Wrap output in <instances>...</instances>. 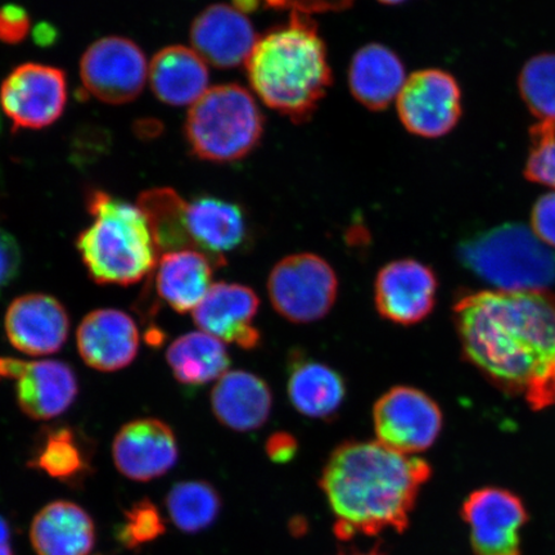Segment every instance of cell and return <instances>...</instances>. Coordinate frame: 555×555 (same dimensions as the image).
<instances>
[{
  "label": "cell",
  "mask_w": 555,
  "mask_h": 555,
  "mask_svg": "<svg viewBox=\"0 0 555 555\" xmlns=\"http://www.w3.org/2000/svg\"><path fill=\"white\" fill-rule=\"evenodd\" d=\"M184 228L191 247L223 267L225 256L238 251L248 241L245 211L237 204L218 197L203 196L185 204Z\"/></svg>",
  "instance_id": "18"
},
{
  "label": "cell",
  "mask_w": 555,
  "mask_h": 555,
  "mask_svg": "<svg viewBox=\"0 0 555 555\" xmlns=\"http://www.w3.org/2000/svg\"><path fill=\"white\" fill-rule=\"evenodd\" d=\"M87 206L93 223L79 234L76 247L95 283L131 286L154 272L159 253L139 206L103 191L90 192Z\"/></svg>",
  "instance_id": "4"
},
{
  "label": "cell",
  "mask_w": 555,
  "mask_h": 555,
  "mask_svg": "<svg viewBox=\"0 0 555 555\" xmlns=\"http://www.w3.org/2000/svg\"><path fill=\"white\" fill-rule=\"evenodd\" d=\"M373 425L378 442L412 455L434 446L442 431L439 404L411 386L392 387L373 406Z\"/></svg>",
  "instance_id": "8"
},
{
  "label": "cell",
  "mask_w": 555,
  "mask_h": 555,
  "mask_svg": "<svg viewBox=\"0 0 555 555\" xmlns=\"http://www.w3.org/2000/svg\"><path fill=\"white\" fill-rule=\"evenodd\" d=\"M10 538V526L9 524L5 522V520L2 517H0V545L9 544Z\"/></svg>",
  "instance_id": "41"
},
{
  "label": "cell",
  "mask_w": 555,
  "mask_h": 555,
  "mask_svg": "<svg viewBox=\"0 0 555 555\" xmlns=\"http://www.w3.org/2000/svg\"><path fill=\"white\" fill-rule=\"evenodd\" d=\"M30 466L60 481L72 482L89 470V455L73 428L48 427L41 434Z\"/></svg>",
  "instance_id": "28"
},
{
  "label": "cell",
  "mask_w": 555,
  "mask_h": 555,
  "mask_svg": "<svg viewBox=\"0 0 555 555\" xmlns=\"http://www.w3.org/2000/svg\"><path fill=\"white\" fill-rule=\"evenodd\" d=\"M464 268L505 293L547 291L555 284V253L531 229L509 223L464 240Z\"/></svg>",
  "instance_id": "5"
},
{
  "label": "cell",
  "mask_w": 555,
  "mask_h": 555,
  "mask_svg": "<svg viewBox=\"0 0 555 555\" xmlns=\"http://www.w3.org/2000/svg\"><path fill=\"white\" fill-rule=\"evenodd\" d=\"M149 78L157 99L171 106L196 103L207 92L208 68L201 55L184 46L166 47L152 60Z\"/></svg>",
  "instance_id": "26"
},
{
  "label": "cell",
  "mask_w": 555,
  "mask_h": 555,
  "mask_svg": "<svg viewBox=\"0 0 555 555\" xmlns=\"http://www.w3.org/2000/svg\"><path fill=\"white\" fill-rule=\"evenodd\" d=\"M246 67L259 99L295 122L309 120L332 85L327 48L304 13L294 12L288 24L263 35Z\"/></svg>",
  "instance_id": "3"
},
{
  "label": "cell",
  "mask_w": 555,
  "mask_h": 555,
  "mask_svg": "<svg viewBox=\"0 0 555 555\" xmlns=\"http://www.w3.org/2000/svg\"><path fill=\"white\" fill-rule=\"evenodd\" d=\"M439 281L434 269L418 260L401 259L382 268L374 282V304L386 321L418 324L435 309Z\"/></svg>",
  "instance_id": "14"
},
{
  "label": "cell",
  "mask_w": 555,
  "mask_h": 555,
  "mask_svg": "<svg viewBox=\"0 0 555 555\" xmlns=\"http://www.w3.org/2000/svg\"><path fill=\"white\" fill-rule=\"evenodd\" d=\"M30 540L38 555H89L95 543V526L80 505L53 502L34 517Z\"/></svg>",
  "instance_id": "22"
},
{
  "label": "cell",
  "mask_w": 555,
  "mask_h": 555,
  "mask_svg": "<svg viewBox=\"0 0 555 555\" xmlns=\"http://www.w3.org/2000/svg\"><path fill=\"white\" fill-rule=\"evenodd\" d=\"M165 504L173 526L185 533L208 529L217 520L221 509L218 491L204 481L173 485Z\"/></svg>",
  "instance_id": "30"
},
{
  "label": "cell",
  "mask_w": 555,
  "mask_h": 555,
  "mask_svg": "<svg viewBox=\"0 0 555 555\" xmlns=\"http://www.w3.org/2000/svg\"><path fill=\"white\" fill-rule=\"evenodd\" d=\"M173 377L185 386H204L229 372L231 357L223 341L203 331L180 336L166 352Z\"/></svg>",
  "instance_id": "27"
},
{
  "label": "cell",
  "mask_w": 555,
  "mask_h": 555,
  "mask_svg": "<svg viewBox=\"0 0 555 555\" xmlns=\"http://www.w3.org/2000/svg\"><path fill=\"white\" fill-rule=\"evenodd\" d=\"M0 555H13L10 544L0 545Z\"/></svg>",
  "instance_id": "43"
},
{
  "label": "cell",
  "mask_w": 555,
  "mask_h": 555,
  "mask_svg": "<svg viewBox=\"0 0 555 555\" xmlns=\"http://www.w3.org/2000/svg\"><path fill=\"white\" fill-rule=\"evenodd\" d=\"M191 40L208 64L233 68L246 64L259 39L245 13L228 4H212L193 21Z\"/></svg>",
  "instance_id": "20"
},
{
  "label": "cell",
  "mask_w": 555,
  "mask_h": 555,
  "mask_svg": "<svg viewBox=\"0 0 555 555\" xmlns=\"http://www.w3.org/2000/svg\"><path fill=\"white\" fill-rule=\"evenodd\" d=\"M179 448L168 423L141 418L127 423L115 436V467L131 481L149 482L176 466Z\"/></svg>",
  "instance_id": "15"
},
{
  "label": "cell",
  "mask_w": 555,
  "mask_h": 555,
  "mask_svg": "<svg viewBox=\"0 0 555 555\" xmlns=\"http://www.w3.org/2000/svg\"><path fill=\"white\" fill-rule=\"evenodd\" d=\"M76 345L88 366L104 373L117 372L134 362L139 330L127 312L99 309L82 319L76 332Z\"/></svg>",
  "instance_id": "19"
},
{
  "label": "cell",
  "mask_w": 555,
  "mask_h": 555,
  "mask_svg": "<svg viewBox=\"0 0 555 555\" xmlns=\"http://www.w3.org/2000/svg\"><path fill=\"white\" fill-rule=\"evenodd\" d=\"M66 102V75L52 66L21 65L0 88V104L15 130L48 127L59 120Z\"/></svg>",
  "instance_id": "11"
},
{
  "label": "cell",
  "mask_w": 555,
  "mask_h": 555,
  "mask_svg": "<svg viewBox=\"0 0 555 555\" xmlns=\"http://www.w3.org/2000/svg\"><path fill=\"white\" fill-rule=\"evenodd\" d=\"M405 81L404 64L390 48L372 43L353 54L349 69L350 90L367 109H386L398 100Z\"/></svg>",
  "instance_id": "25"
},
{
  "label": "cell",
  "mask_w": 555,
  "mask_h": 555,
  "mask_svg": "<svg viewBox=\"0 0 555 555\" xmlns=\"http://www.w3.org/2000/svg\"><path fill=\"white\" fill-rule=\"evenodd\" d=\"M379 2L384 3V4L393 5V4H400L402 2H405V0H379Z\"/></svg>",
  "instance_id": "44"
},
{
  "label": "cell",
  "mask_w": 555,
  "mask_h": 555,
  "mask_svg": "<svg viewBox=\"0 0 555 555\" xmlns=\"http://www.w3.org/2000/svg\"><path fill=\"white\" fill-rule=\"evenodd\" d=\"M21 268V249L17 241L0 228V295L16 280Z\"/></svg>",
  "instance_id": "36"
},
{
  "label": "cell",
  "mask_w": 555,
  "mask_h": 555,
  "mask_svg": "<svg viewBox=\"0 0 555 555\" xmlns=\"http://www.w3.org/2000/svg\"><path fill=\"white\" fill-rule=\"evenodd\" d=\"M531 225L545 245L555 248V192L544 194L533 205Z\"/></svg>",
  "instance_id": "35"
},
{
  "label": "cell",
  "mask_w": 555,
  "mask_h": 555,
  "mask_svg": "<svg viewBox=\"0 0 555 555\" xmlns=\"http://www.w3.org/2000/svg\"><path fill=\"white\" fill-rule=\"evenodd\" d=\"M0 379L15 382L21 411L35 421L57 418L74 404L79 392L73 367L57 360L0 358Z\"/></svg>",
  "instance_id": "12"
},
{
  "label": "cell",
  "mask_w": 555,
  "mask_h": 555,
  "mask_svg": "<svg viewBox=\"0 0 555 555\" xmlns=\"http://www.w3.org/2000/svg\"><path fill=\"white\" fill-rule=\"evenodd\" d=\"M519 94L539 122H555V53L526 62L518 76Z\"/></svg>",
  "instance_id": "31"
},
{
  "label": "cell",
  "mask_w": 555,
  "mask_h": 555,
  "mask_svg": "<svg viewBox=\"0 0 555 555\" xmlns=\"http://www.w3.org/2000/svg\"><path fill=\"white\" fill-rule=\"evenodd\" d=\"M530 137L531 151L525 166V178L555 190V122L533 125Z\"/></svg>",
  "instance_id": "32"
},
{
  "label": "cell",
  "mask_w": 555,
  "mask_h": 555,
  "mask_svg": "<svg viewBox=\"0 0 555 555\" xmlns=\"http://www.w3.org/2000/svg\"><path fill=\"white\" fill-rule=\"evenodd\" d=\"M263 133V116L251 93L238 85L212 87L192 104L185 135L205 162L233 163L251 154Z\"/></svg>",
  "instance_id": "6"
},
{
  "label": "cell",
  "mask_w": 555,
  "mask_h": 555,
  "mask_svg": "<svg viewBox=\"0 0 555 555\" xmlns=\"http://www.w3.org/2000/svg\"><path fill=\"white\" fill-rule=\"evenodd\" d=\"M185 201L176 191L157 189L139 197L159 254L193 249L184 228Z\"/></svg>",
  "instance_id": "29"
},
{
  "label": "cell",
  "mask_w": 555,
  "mask_h": 555,
  "mask_svg": "<svg viewBox=\"0 0 555 555\" xmlns=\"http://www.w3.org/2000/svg\"><path fill=\"white\" fill-rule=\"evenodd\" d=\"M338 555H386L384 552L379 550V547H374L373 551L366 552V553H341Z\"/></svg>",
  "instance_id": "42"
},
{
  "label": "cell",
  "mask_w": 555,
  "mask_h": 555,
  "mask_svg": "<svg viewBox=\"0 0 555 555\" xmlns=\"http://www.w3.org/2000/svg\"><path fill=\"white\" fill-rule=\"evenodd\" d=\"M433 468L378 441H347L332 451L321 489L336 516V535L350 540L392 529L404 532Z\"/></svg>",
  "instance_id": "2"
},
{
  "label": "cell",
  "mask_w": 555,
  "mask_h": 555,
  "mask_svg": "<svg viewBox=\"0 0 555 555\" xmlns=\"http://www.w3.org/2000/svg\"><path fill=\"white\" fill-rule=\"evenodd\" d=\"M289 360L287 392L291 404L308 418L331 420L346 399V382L341 374L298 352Z\"/></svg>",
  "instance_id": "24"
},
{
  "label": "cell",
  "mask_w": 555,
  "mask_h": 555,
  "mask_svg": "<svg viewBox=\"0 0 555 555\" xmlns=\"http://www.w3.org/2000/svg\"><path fill=\"white\" fill-rule=\"evenodd\" d=\"M398 114L409 133L440 138L462 117V90L453 75L428 68L408 78L398 96Z\"/></svg>",
  "instance_id": "10"
},
{
  "label": "cell",
  "mask_w": 555,
  "mask_h": 555,
  "mask_svg": "<svg viewBox=\"0 0 555 555\" xmlns=\"http://www.w3.org/2000/svg\"><path fill=\"white\" fill-rule=\"evenodd\" d=\"M298 443L293 435L276 433L267 441V453L275 463H288L294 460Z\"/></svg>",
  "instance_id": "37"
},
{
  "label": "cell",
  "mask_w": 555,
  "mask_h": 555,
  "mask_svg": "<svg viewBox=\"0 0 555 555\" xmlns=\"http://www.w3.org/2000/svg\"><path fill=\"white\" fill-rule=\"evenodd\" d=\"M31 21L23 7L7 4L0 9V41L21 43L30 31Z\"/></svg>",
  "instance_id": "34"
},
{
  "label": "cell",
  "mask_w": 555,
  "mask_h": 555,
  "mask_svg": "<svg viewBox=\"0 0 555 555\" xmlns=\"http://www.w3.org/2000/svg\"><path fill=\"white\" fill-rule=\"evenodd\" d=\"M215 268V262L198 249L165 253L156 267L157 294L179 314L193 312L214 286Z\"/></svg>",
  "instance_id": "23"
},
{
  "label": "cell",
  "mask_w": 555,
  "mask_h": 555,
  "mask_svg": "<svg viewBox=\"0 0 555 555\" xmlns=\"http://www.w3.org/2000/svg\"><path fill=\"white\" fill-rule=\"evenodd\" d=\"M166 526L162 513L149 499L131 505L125 515L119 537L124 545L137 547L164 535Z\"/></svg>",
  "instance_id": "33"
},
{
  "label": "cell",
  "mask_w": 555,
  "mask_h": 555,
  "mask_svg": "<svg viewBox=\"0 0 555 555\" xmlns=\"http://www.w3.org/2000/svg\"><path fill=\"white\" fill-rule=\"evenodd\" d=\"M259 309L260 298L253 288L220 282L214 284L192 315L194 324L208 335L243 350H255L262 341L255 325Z\"/></svg>",
  "instance_id": "16"
},
{
  "label": "cell",
  "mask_w": 555,
  "mask_h": 555,
  "mask_svg": "<svg viewBox=\"0 0 555 555\" xmlns=\"http://www.w3.org/2000/svg\"><path fill=\"white\" fill-rule=\"evenodd\" d=\"M462 517L469 526L476 555H522L519 530L529 520V512L513 492L476 490L463 503Z\"/></svg>",
  "instance_id": "13"
},
{
  "label": "cell",
  "mask_w": 555,
  "mask_h": 555,
  "mask_svg": "<svg viewBox=\"0 0 555 555\" xmlns=\"http://www.w3.org/2000/svg\"><path fill=\"white\" fill-rule=\"evenodd\" d=\"M269 5L275 9H293L295 12L304 13L310 10H338L349 5L352 0H267Z\"/></svg>",
  "instance_id": "38"
},
{
  "label": "cell",
  "mask_w": 555,
  "mask_h": 555,
  "mask_svg": "<svg viewBox=\"0 0 555 555\" xmlns=\"http://www.w3.org/2000/svg\"><path fill=\"white\" fill-rule=\"evenodd\" d=\"M234 9L242 13L253 12L258 9L259 0H233Z\"/></svg>",
  "instance_id": "40"
},
{
  "label": "cell",
  "mask_w": 555,
  "mask_h": 555,
  "mask_svg": "<svg viewBox=\"0 0 555 555\" xmlns=\"http://www.w3.org/2000/svg\"><path fill=\"white\" fill-rule=\"evenodd\" d=\"M463 356L504 392L530 402L555 367V294L481 291L454 305Z\"/></svg>",
  "instance_id": "1"
},
{
  "label": "cell",
  "mask_w": 555,
  "mask_h": 555,
  "mask_svg": "<svg viewBox=\"0 0 555 555\" xmlns=\"http://www.w3.org/2000/svg\"><path fill=\"white\" fill-rule=\"evenodd\" d=\"M149 69L141 48L121 37L96 40L80 64L82 85L88 92L109 104L134 101L147 81Z\"/></svg>",
  "instance_id": "9"
},
{
  "label": "cell",
  "mask_w": 555,
  "mask_h": 555,
  "mask_svg": "<svg viewBox=\"0 0 555 555\" xmlns=\"http://www.w3.org/2000/svg\"><path fill=\"white\" fill-rule=\"evenodd\" d=\"M5 335L16 350L31 357L52 356L67 341L69 318L57 298L27 294L13 300L5 312Z\"/></svg>",
  "instance_id": "17"
},
{
  "label": "cell",
  "mask_w": 555,
  "mask_h": 555,
  "mask_svg": "<svg viewBox=\"0 0 555 555\" xmlns=\"http://www.w3.org/2000/svg\"><path fill=\"white\" fill-rule=\"evenodd\" d=\"M215 416L235 433H253L269 420L273 393L267 382L246 371L224 374L211 392Z\"/></svg>",
  "instance_id": "21"
},
{
  "label": "cell",
  "mask_w": 555,
  "mask_h": 555,
  "mask_svg": "<svg viewBox=\"0 0 555 555\" xmlns=\"http://www.w3.org/2000/svg\"><path fill=\"white\" fill-rule=\"evenodd\" d=\"M555 405V367L550 378L541 386L539 392L530 401V406L533 411H541V409Z\"/></svg>",
  "instance_id": "39"
},
{
  "label": "cell",
  "mask_w": 555,
  "mask_h": 555,
  "mask_svg": "<svg viewBox=\"0 0 555 555\" xmlns=\"http://www.w3.org/2000/svg\"><path fill=\"white\" fill-rule=\"evenodd\" d=\"M268 294L274 310L288 322H318L328 315L337 300L338 278L321 256L289 255L270 272Z\"/></svg>",
  "instance_id": "7"
}]
</instances>
